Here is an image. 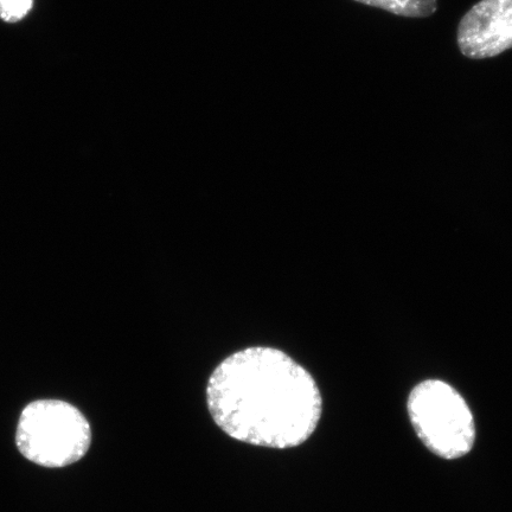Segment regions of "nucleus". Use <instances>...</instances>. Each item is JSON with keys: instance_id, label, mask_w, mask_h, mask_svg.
I'll use <instances>...</instances> for the list:
<instances>
[{"instance_id": "nucleus-1", "label": "nucleus", "mask_w": 512, "mask_h": 512, "mask_svg": "<svg viewBox=\"0 0 512 512\" xmlns=\"http://www.w3.org/2000/svg\"><path fill=\"white\" fill-rule=\"evenodd\" d=\"M207 403L230 438L279 450L304 444L323 409L309 371L270 347L243 349L223 360L210 376Z\"/></svg>"}, {"instance_id": "nucleus-2", "label": "nucleus", "mask_w": 512, "mask_h": 512, "mask_svg": "<svg viewBox=\"0 0 512 512\" xmlns=\"http://www.w3.org/2000/svg\"><path fill=\"white\" fill-rule=\"evenodd\" d=\"M91 444L92 430L86 416L68 402H31L19 418L18 451L37 465L57 469L78 463Z\"/></svg>"}, {"instance_id": "nucleus-3", "label": "nucleus", "mask_w": 512, "mask_h": 512, "mask_svg": "<svg viewBox=\"0 0 512 512\" xmlns=\"http://www.w3.org/2000/svg\"><path fill=\"white\" fill-rule=\"evenodd\" d=\"M408 414L416 434L435 456L454 460L472 451L475 418L450 384L440 380L419 383L409 394Z\"/></svg>"}, {"instance_id": "nucleus-4", "label": "nucleus", "mask_w": 512, "mask_h": 512, "mask_svg": "<svg viewBox=\"0 0 512 512\" xmlns=\"http://www.w3.org/2000/svg\"><path fill=\"white\" fill-rule=\"evenodd\" d=\"M458 46L469 59L495 57L512 48V0H482L458 28Z\"/></svg>"}, {"instance_id": "nucleus-5", "label": "nucleus", "mask_w": 512, "mask_h": 512, "mask_svg": "<svg viewBox=\"0 0 512 512\" xmlns=\"http://www.w3.org/2000/svg\"><path fill=\"white\" fill-rule=\"evenodd\" d=\"M356 2L392 12L394 15L412 18L431 16L438 9L437 0H356Z\"/></svg>"}, {"instance_id": "nucleus-6", "label": "nucleus", "mask_w": 512, "mask_h": 512, "mask_svg": "<svg viewBox=\"0 0 512 512\" xmlns=\"http://www.w3.org/2000/svg\"><path fill=\"white\" fill-rule=\"evenodd\" d=\"M34 0H0V19L17 23L29 15Z\"/></svg>"}]
</instances>
